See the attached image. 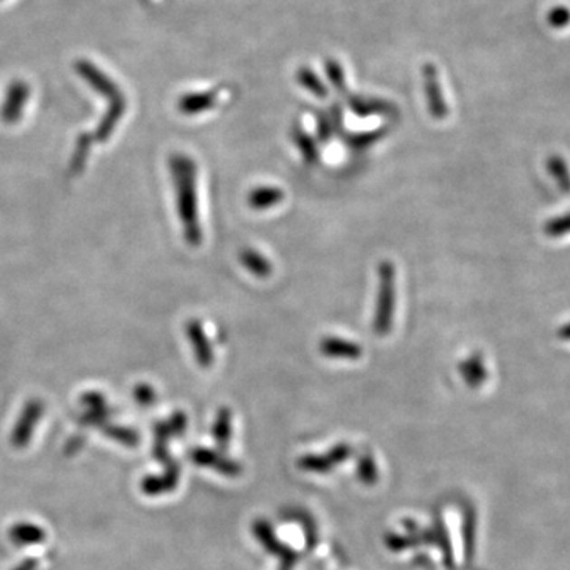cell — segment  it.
Instances as JSON below:
<instances>
[{"label": "cell", "instance_id": "7a4b0ae2", "mask_svg": "<svg viewBox=\"0 0 570 570\" xmlns=\"http://www.w3.org/2000/svg\"><path fill=\"white\" fill-rule=\"evenodd\" d=\"M379 287L374 309L373 329L377 336L390 335L396 314V268L390 260L377 266Z\"/></svg>", "mask_w": 570, "mask_h": 570}, {"label": "cell", "instance_id": "9a60e30c", "mask_svg": "<svg viewBox=\"0 0 570 570\" xmlns=\"http://www.w3.org/2000/svg\"><path fill=\"white\" fill-rule=\"evenodd\" d=\"M348 105L352 108L355 114H358L361 118L367 116H393L396 113V108L392 103L385 100H377V99H363V97H352Z\"/></svg>", "mask_w": 570, "mask_h": 570}, {"label": "cell", "instance_id": "cb8c5ba5", "mask_svg": "<svg viewBox=\"0 0 570 570\" xmlns=\"http://www.w3.org/2000/svg\"><path fill=\"white\" fill-rule=\"evenodd\" d=\"M298 81L303 88L308 89L309 92L317 95V97H325L327 95L325 84L309 69H301L298 71Z\"/></svg>", "mask_w": 570, "mask_h": 570}, {"label": "cell", "instance_id": "5b68a950", "mask_svg": "<svg viewBox=\"0 0 570 570\" xmlns=\"http://www.w3.org/2000/svg\"><path fill=\"white\" fill-rule=\"evenodd\" d=\"M31 97L29 84L24 81H13L6 89L5 100L0 108V118L5 124H14L23 118L27 100Z\"/></svg>", "mask_w": 570, "mask_h": 570}, {"label": "cell", "instance_id": "7402d4cb", "mask_svg": "<svg viewBox=\"0 0 570 570\" xmlns=\"http://www.w3.org/2000/svg\"><path fill=\"white\" fill-rule=\"evenodd\" d=\"M81 403L86 407V412H92L95 415L109 418L113 411L109 409L107 399L99 392H86L81 396Z\"/></svg>", "mask_w": 570, "mask_h": 570}, {"label": "cell", "instance_id": "4316f807", "mask_svg": "<svg viewBox=\"0 0 570 570\" xmlns=\"http://www.w3.org/2000/svg\"><path fill=\"white\" fill-rule=\"evenodd\" d=\"M548 23L556 29H563L570 23V10L567 6H555L548 13Z\"/></svg>", "mask_w": 570, "mask_h": 570}, {"label": "cell", "instance_id": "4dcf8cb0", "mask_svg": "<svg viewBox=\"0 0 570 570\" xmlns=\"http://www.w3.org/2000/svg\"><path fill=\"white\" fill-rule=\"evenodd\" d=\"M38 569V559L35 557H25L23 559L21 563L12 570H37Z\"/></svg>", "mask_w": 570, "mask_h": 570}, {"label": "cell", "instance_id": "f546056e", "mask_svg": "<svg viewBox=\"0 0 570 570\" xmlns=\"http://www.w3.org/2000/svg\"><path fill=\"white\" fill-rule=\"evenodd\" d=\"M82 445H84V437L73 436L70 439L69 442H67V445H65V453H67V455H73V453L82 449Z\"/></svg>", "mask_w": 570, "mask_h": 570}, {"label": "cell", "instance_id": "9c48e42d", "mask_svg": "<svg viewBox=\"0 0 570 570\" xmlns=\"http://www.w3.org/2000/svg\"><path fill=\"white\" fill-rule=\"evenodd\" d=\"M460 374L466 385L470 388L483 385L488 377L487 363L480 354L469 355L460 363Z\"/></svg>", "mask_w": 570, "mask_h": 570}, {"label": "cell", "instance_id": "ac0fdd59", "mask_svg": "<svg viewBox=\"0 0 570 570\" xmlns=\"http://www.w3.org/2000/svg\"><path fill=\"white\" fill-rule=\"evenodd\" d=\"M546 170L555 179V183L557 184L561 192L570 194V170L567 162L559 156H551L546 162Z\"/></svg>", "mask_w": 570, "mask_h": 570}, {"label": "cell", "instance_id": "30bf717a", "mask_svg": "<svg viewBox=\"0 0 570 570\" xmlns=\"http://www.w3.org/2000/svg\"><path fill=\"white\" fill-rule=\"evenodd\" d=\"M284 190L274 187V185H260L251 190L247 195V204L249 208L255 211H265V209L274 208L279 203L284 200Z\"/></svg>", "mask_w": 570, "mask_h": 570}, {"label": "cell", "instance_id": "2e32d148", "mask_svg": "<svg viewBox=\"0 0 570 570\" xmlns=\"http://www.w3.org/2000/svg\"><path fill=\"white\" fill-rule=\"evenodd\" d=\"M215 105L214 92H190L181 97L177 103L179 111L187 116H195L198 113H204Z\"/></svg>", "mask_w": 570, "mask_h": 570}, {"label": "cell", "instance_id": "e0dca14e", "mask_svg": "<svg viewBox=\"0 0 570 570\" xmlns=\"http://www.w3.org/2000/svg\"><path fill=\"white\" fill-rule=\"evenodd\" d=\"M293 135V141L297 145L298 149L301 152L304 160L308 164H316L320 158V151H318V146H317L316 139L310 137L309 133L304 132L301 127L297 126L291 130Z\"/></svg>", "mask_w": 570, "mask_h": 570}, {"label": "cell", "instance_id": "ffe728a7", "mask_svg": "<svg viewBox=\"0 0 570 570\" xmlns=\"http://www.w3.org/2000/svg\"><path fill=\"white\" fill-rule=\"evenodd\" d=\"M92 141H94V137L89 135V133H81L80 138L76 139L75 152H73V157H71V162H70L71 173L78 175V173H81L84 170Z\"/></svg>", "mask_w": 570, "mask_h": 570}, {"label": "cell", "instance_id": "277c9868", "mask_svg": "<svg viewBox=\"0 0 570 570\" xmlns=\"http://www.w3.org/2000/svg\"><path fill=\"white\" fill-rule=\"evenodd\" d=\"M75 70L80 73L82 80L88 82L90 88L94 89L95 92L103 95L109 103L120 100V99H126L119 86L107 73H103L100 69H97L94 63L89 62L86 59H81V61L75 62Z\"/></svg>", "mask_w": 570, "mask_h": 570}, {"label": "cell", "instance_id": "484cf974", "mask_svg": "<svg viewBox=\"0 0 570 570\" xmlns=\"http://www.w3.org/2000/svg\"><path fill=\"white\" fill-rule=\"evenodd\" d=\"M230 423H232V413L227 409H222L214 424V436L221 442L227 441L228 434H230Z\"/></svg>", "mask_w": 570, "mask_h": 570}, {"label": "cell", "instance_id": "7c38bea8", "mask_svg": "<svg viewBox=\"0 0 570 570\" xmlns=\"http://www.w3.org/2000/svg\"><path fill=\"white\" fill-rule=\"evenodd\" d=\"M126 99H120V100L109 103L107 113L101 118L100 124L95 130L94 138L97 141H107L111 137V133L114 132V128L118 126V122L122 119V116L126 113Z\"/></svg>", "mask_w": 570, "mask_h": 570}, {"label": "cell", "instance_id": "83f0119b", "mask_svg": "<svg viewBox=\"0 0 570 570\" xmlns=\"http://www.w3.org/2000/svg\"><path fill=\"white\" fill-rule=\"evenodd\" d=\"M317 133H318V139L322 143H327L333 137L335 128H333V122L329 119V114H317Z\"/></svg>", "mask_w": 570, "mask_h": 570}, {"label": "cell", "instance_id": "3957f363", "mask_svg": "<svg viewBox=\"0 0 570 570\" xmlns=\"http://www.w3.org/2000/svg\"><path fill=\"white\" fill-rule=\"evenodd\" d=\"M43 413L44 404L40 399H31L25 403L23 411L19 413L18 422L13 428L12 437H10V442L14 449H25L29 445L35 426L40 423Z\"/></svg>", "mask_w": 570, "mask_h": 570}, {"label": "cell", "instance_id": "6da1fadb", "mask_svg": "<svg viewBox=\"0 0 570 570\" xmlns=\"http://www.w3.org/2000/svg\"><path fill=\"white\" fill-rule=\"evenodd\" d=\"M170 171L176 190L177 211L183 223L184 238L189 246H200L203 232L198 217L195 162L184 154H175L170 158Z\"/></svg>", "mask_w": 570, "mask_h": 570}, {"label": "cell", "instance_id": "5bb4252c", "mask_svg": "<svg viewBox=\"0 0 570 570\" xmlns=\"http://www.w3.org/2000/svg\"><path fill=\"white\" fill-rule=\"evenodd\" d=\"M241 265L246 268L247 271L257 276L260 279H266L271 276L274 268H272L271 260L261 255L259 251L246 247L240 252Z\"/></svg>", "mask_w": 570, "mask_h": 570}, {"label": "cell", "instance_id": "d6986e66", "mask_svg": "<svg viewBox=\"0 0 570 570\" xmlns=\"http://www.w3.org/2000/svg\"><path fill=\"white\" fill-rule=\"evenodd\" d=\"M101 432L116 442L122 443L126 447H137L139 442V434L132 428L119 426V424L105 423L100 428Z\"/></svg>", "mask_w": 570, "mask_h": 570}, {"label": "cell", "instance_id": "f1b7e54d", "mask_svg": "<svg viewBox=\"0 0 570 570\" xmlns=\"http://www.w3.org/2000/svg\"><path fill=\"white\" fill-rule=\"evenodd\" d=\"M327 71H328L329 80L335 84V88L339 92L346 90V80H344V71L336 62L327 63Z\"/></svg>", "mask_w": 570, "mask_h": 570}, {"label": "cell", "instance_id": "8992f818", "mask_svg": "<svg viewBox=\"0 0 570 570\" xmlns=\"http://www.w3.org/2000/svg\"><path fill=\"white\" fill-rule=\"evenodd\" d=\"M423 76L424 95H426L430 114L434 119H445L447 114H449V107H447V101H445V97H443L442 89H441V82H439V76H437L434 65L428 63V65L424 67Z\"/></svg>", "mask_w": 570, "mask_h": 570}, {"label": "cell", "instance_id": "ba28073f", "mask_svg": "<svg viewBox=\"0 0 570 570\" xmlns=\"http://www.w3.org/2000/svg\"><path fill=\"white\" fill-rule=\"evenodd\" d=\"M320 352L333 360H358L363 355V347L358 342L348 341L339 336H327L320 341Z\"/></svg>", "mask_w": 570, "mask_h": 570}, {"label": "cell", "instance_id": "603a6c76", "mask_svg": "<svg viewBox=\"0 0 570 570\" xmlns=\"http://www.w3.org/2000/svg\"><path fill=\"white\" fill-rule=\"evenodd\" d=\"M544 232L548 238H563L565 234H570V213L553 217L551 221L546 222Z\"/></svg>", "mask_w": 570, "mask_h": 570}, {"label": "cell", "instance_id": "1f68e13d", "mask_svg": "<svg viewBox=\"0 0 570 570\" xmlns=\"http://www.w3.org/2000/svg\"><path fill=\"white\" fill-rule=\"evenodd\" d=\"M557 336H559V339H563V341H570V323L564 325L563 328L557 331Z\"/></svg>", "mask_w": 570, "mask_h": 570}, {"label": "cell", "instance_id": "44dd1931", "mask_svg": "<svg viewBox=\"0 0 570 570\" xmlns=\"http://www.w3.org/2000/svg\"><path fill=\"white\" fill-rule=\"evenodd\" d=\"M386 135V128H377L373 132L354 133L346 137V143L348 147H352L355 151H363L371 147L374 143H377L380 138H384Z\"/></svg>", "mask_w": 570, "mask_h": 570}, {"label": "cell", "instance_id": "d4e9b609", "mask_svg": "<svg viewBox=\"0 0 570 570\" xmlns=\"http://www.w3.org/2000/svg\"><path fill=\"white\" fill-rule=\"evenodd\" d=\"M133 398H135V401H137L139 405L151 407V405L157 401V394H156V390H154L151 385L139 384V385L135 386V390H133Z\"/></svg>", "mask_w": 570, "mask_h": 570}, {"label": "cell", "instance_id": "4fadbf2b", "mask_svg": "<svg viewBox=\"0 0 570 570\" xmlns=\"http://www.w3.org/2000/svg\"><path fill=\"white\" fill-rule=\"evenodd\" d=\"M176 464H171L164 475H147L141 481V491L147 496H158V494L170 491L176 485Z\"/></svg>", "mask_w": 570, "mask_h": 570}, {"label": "cell", "instance_id": "52a82bcc", "mask_svg": "<svg viewBox=\"0 0 570 570\" xmlns=\"http://www.w3.org/2000/svg\"><path fill=\"white\" fill-rule=\"evenodd\" d=\"M185 336L194 348L196 363L202 367L211 366L214 363V350H213L208 335L204 333L202 323L198 320H190L185 323Z\"/></svg>", "mask_w": 570, "mask_h": 570}, {"label": "cell", "instance_id": "8fae6325", "mask_svg": "<svg viewBox=\"0 0 570 570\" xmlns=\"http://www.w3.org/2000/svg\"><path fill=\"white\" fill-rule=\"evenodd\" d=\"M10 540L18 546H31V545L42 544L46 540V532L42 526L21 521L10 527L8 531Z\"/></svg>", "mask_w": 570, "mask_h": 570}]
</instances>
